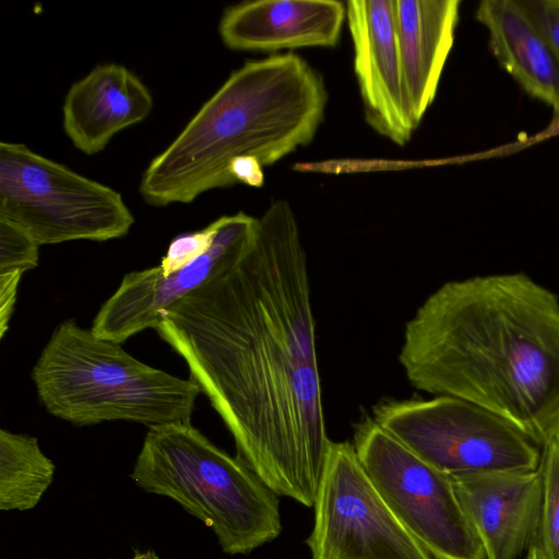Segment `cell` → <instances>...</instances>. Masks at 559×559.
I'll use <instances>...</instances> for the list:
<instances>
[{
  "instance_id": "24",
  "label": "cell",
  "mask_w": 559,
  "mask_h": 559,
  "mask_svg": "<svg viewBox=\"0 0 559 559\" xmlns=\"http://www.w3.org/2000/svg\"><path fill=\"white\" fill-rule=\"evenodd\" d=\"M525 559H547L540 547L534 543L527 549Z\"/></svg>"
},
{
  "instance_id": "23",
  "label": "cell",
  "mask_w": 559,
  "mask_h": 559,
  "mask_svg": "<svg viewBox=\"0 0 559 559\" xmlns=\"http://www.w3.org/2000/svg\"><path fill=\"white\" fill-rule=\"evenodd\" d=\"M262 165L258 159L243 157L236 159L230 166V176L235 183H245L252 187L263 185L264 176Z\"/></svg>"
},
{
  "instance_id": "22",
  "label": "cell",
  "mask_w": 559,
  "mask_h": 559,
  "mask_svg": "<svg viewBox=\"0 0 559 559\" xmlns=\"http://www.w3.org/2000/svg\"><path fill=\"white\" fill-rule=\"evenodd\" d=\"M22 274L20 271L0 273V338L9 329Z\"/></svg>"
},
{
  "instance_id": "15",
  "label": "cell",
  "mask_w": 559,
  "mask_h": 559,
  "mask_svg": "<svg viewBox=\"0 0 559 559\" xmlns=\"http://www.w3.org/2000/svg\"><path fill=\"white\" fill-rule=\"evenodd\" d=\"M460 0H394L403 76L418 123L432 104L454 43Z\"/></svg>"
},
{
  "instance_id": "13",
  "label": "cell",
  "mask_w": 559,
  "mask_h": 559,
  "mask_svg": "<svg viewBox=\"0 0 559 559\" xmlns=\"http://www.w3.org/2000/svg\"><path fill=\"white\" fill-rule=\"evenodd\" d=\"M346 21L337 0H254L227 8L219 21L226 47L274 52L305 47H335Z\"/></svg>"
},
{
  "instance_id": "20",
  "label": "cell",
  "mask_w": 559,
  "mask_h": 559,
  "mask_svg": "<svg viewBox=\"0 0 559 559\" xmlns=\"http://www.w3.org/2000/svg\"><path fill=\"white\" fill-rule=\"evenodd\" d=\"M218 228L217 219L203 229L177 236L169 243L158 265L165 275L188 266L211 248Z\"/></svg>"
},
{
  "instance_id": "9",
  "label": "cell",
  "mask_w": 559,
  "mask_h": 559,
  "mask_svg": "<svg viewBox=\"0 0 559 559\" xmlns=\"http://www.w3.org/2000/svg\"><path fill=\"white\" fill-rule=\"evenodd\" d=\"M312 508L311 559H433L391 511L348 441L331 440Z\"/></svg>"
},
{
  "instance_id": "7",
  "label": "cell",
  "mask_w": 559,
  "mask_h": 559,
  "mask_svg": "<svg viewBox=\"0 0 559 559\" xmlns=\"http://www.w3.org/2000/svg\"><path fill=\"white\" fill-rule=\"evenodd\" d=\"M373 420L426 463L453 477L533 471L543 448L509 420L462 399L386 400Z\"/></svg>"
},
{
  "instance_id": "1",
  "label": "cell",
  "mask_w": 559,
  "mask_h": 559,
  "mask_svg": "<svg viewBox=\"0 0 559 559\" xmlns=\"http://www.w3.org/2000/svg\"><path fill=\"white\" fill-rule=\"evenodd\" d=\"M155 330L186 361L237 456L278 497L312 508L331 439L290 204L273 201L236 261L164 311Z\"/></svg>"
},
{
  "instance_id": "21",
  "label": "cell",
  "mask_w": 559,
  "mask_h": 559,
  "mask_svg": "<svg viewBox=\"0 0 559 559\" xmlns=\"http://www.w3.org/2000/svg\"><path fill=\"white\" fill-rule=\"evenodd\" d=\"M546 37L559 59V0H515Z\"/></svg>"
},
{
  "instance_id": "12",
  "label": "cell",
  "mask_w": 559,
  "mask_h": 559,
  "mask_svg": "<svg viewBox=\"0 0 559 559\" xmlns=\"http://www.w3.org/2000/svg\"><path fill=\"white\" fill-rule=\"evenodd\" d=\"M486 559H519L536 543L543 501L539 467L451 477Z\"/></svg>"
},
{
  "instance_id": "11",
  "label": "cell",
  "mask_w": 559,
  "mask_h": 559,
  "mask_svg": "<svg viewBox=\"0 0 559 559\" xmlns=\"http://www.w3.org/2000/svg\"><path fill=\"white\" fill-rule=\"evenodd\" d=\"M345 3L365 119L380 135L405 145L419 123L405 88L394 0Z\"/></svg>"
},
{
  "instance_id": "3",
  "label": "cell",
  "mask_w": 559,
  "mask_h": 559,
  "mask_svg": "<svg viewBox=\"0 0 559 559\" xmlns=\"http://www.w3.org/2000/svg\"><path fill=\"white\" fill-rule=\"evenodd\" d=\"M328 99L321 74L296 53L245 62L151 160L140 194L152 206H166L234 186L236 159L252 157L269 167L307 146Z\"/></svg>"
},
{
  "instance_id": "18",
  "label": "cell",
  "mask_w": 559,
  "mask_h": 559,
  "mask_svg": "<svg viewBox=\"0 0 559 559\" xmlns=\"http://www.w3.org/2000/svg\"><path fill=\"white\" fill-rule=\"evenodd\" d=\"M543 501L536 544L547 559H559V440L543 447Z\"/></svg>"
},
{
  "instance_id": "6",
  "label": "cell",
  "mask_w": 559,
  "mask_h": 559,
  "mask_svg": "<svg viewBox=\"0 0 559 559\" xmlns=\"http://www.w3.org/2000/svg\"><path fill=\"white\" fill-rule=\"evenodd\" d=\"M0 218L41 245L126 236L134 217L112 188L23 143H0Z\"/></svg>"
},
{
  "instance_id": "8",
  "label": "cell",
  "mask_w": 559,
  "mask_h": 559,
  "mask_svg": "<svg viewBox=\"0 0 559 559\" xmlns=\"http://www.w3.org/2000/svg\"><path fill=\"white\" fill-rule=\"evenodd\" d=\"M353 445L391 511L433 559H486L450 476L421 460L372 417L355 426Z\"/></svg>"
},
{
  "instance_id": "25",
  "label": "cell",
  "mask_w": 559,
  "mask_h": 559,
  "mask_svg": "<svg viewBox=\"0 0 559 559\" xmlns=\"http://www.w3.org/2000/svg\"><path fill=\"white\" fill-rule=\"evenodd\" d=\"M132 559H159L154 550L140 551L135 550Z\"/></svg>"
},
{
  "instance_id": "4",
  "label": "cell",
  "mask_w": 559,
  "mask_h": 559,
  "mask_svg": "<svg viewBox=\"0 0 559 559\" xmlns=\"http://www.w3.org/2000/svg\"><path fill=\"white\" fill-rule=\"evenodd\" d=\"M39 401L76 426L191 423L199 384L151 367L73 319L53 331L32 370Z\"/></svg>"
},
{
  "instance_id": "10",
  "label": "cell",
  "mask_w": 559,
  "mask_h": 559,
  "mask_svg": "<svg viewBox=\"0 0 559 559\" xmlns=\"http://www.w3.org/2000/svg\"><path fill=\"white\" fill-rule=\"evenodd\" d=\"M257 221L243 212L221 216L211 248L188 266L168 275L158 265L126 274L100 307L91 331L121 344L146 329H155L164 311L236 261L250 241Z\"/></svg>"
},
{
  "instance_id": "2",
  "label": "cell",
  "mask_w": 559,
  "mask_h": 559,
  "mask_svg": "<svg viewBox=\"0 0 559 559\" xmlns=\"http://www.w3.org/2000/svg\"><path fill=\"white\" fill-rule=\"evenodd\" d=\"M408 382L514 424L542 448L559 436V297L525 273L442 284L406 322Z\"/></svg>"
},
{
  "instance_id": "16",
  "label": "cell",
  "mask_w": 559,
  "mask_h": 559,
  "mask_svg": "<svg viewBox=\"0 0 559 559\" xmlns=\"http://www.w3.org/2000/svg\"><path fill=\"white\" fill-rule=\"evenodd\" d=\"M489 33V47L522 88L559 110V59L515 0H485L475 14Z\"/></svg>"
},
{
  "instance_id": "19",
  "label": "cell",
  "mask_w": 559,
  "mask_h": 559,
  "mask_svg": "<svg viewBox=\"0 0 559 559\" xmlns=\"http://www.w3.org/2000/svg\"><path fill=\"white\" fill-rule=\"evenodd\" d=\"M39 245L15 224L0 218V273L35 269Z\"/></svg>"
},
{
  "instance_id": "14",
  "label": "cell",
  "mask_w": 559,
  "mask_h": 559,
  "mask_svg": "<svg viewBox=\"0 0 559 559\" xmlns=\"http://www.w3.org/2000/svg\"><path fill=\"white\" fill-rule=\"evenodd\" d=\"M153 103L151 91L134 72L122 64L102 63L68 90L63 129L79 151L94 155L118 132L146 119Z\"/></svg>"
},
{
  "instance_id": "5",
  "label": "cell",
  "mask_w": 559,
  "mask_h": 559,
  "mask_svg": "<svg viewBox=\"0 0 559 559\" xmlns=\"http://www.w3.org/2000/svg\"><path fill=\"white\" fill-rule=\"evenodd\" d=\"M130 477L202 521L227 555L250 554L282 533L278 496L191 423L150 426Z\"/></svg>"
},
{
  "instance_id": "17",
  "label": "cell",
  "mask_w": 559,
  "mask_h": 559,
  "mask_svg": "<svg viewBox=\"0 0 559 559\" xmlns=\"http://www.w3.org/2000/svg\"><path fill=\"white\" fill-rule=\"evenodd\" d=\"M55 464L35 437L0 430V509L35 508L51 485Z\"/></svg>"
}]
</instances>
